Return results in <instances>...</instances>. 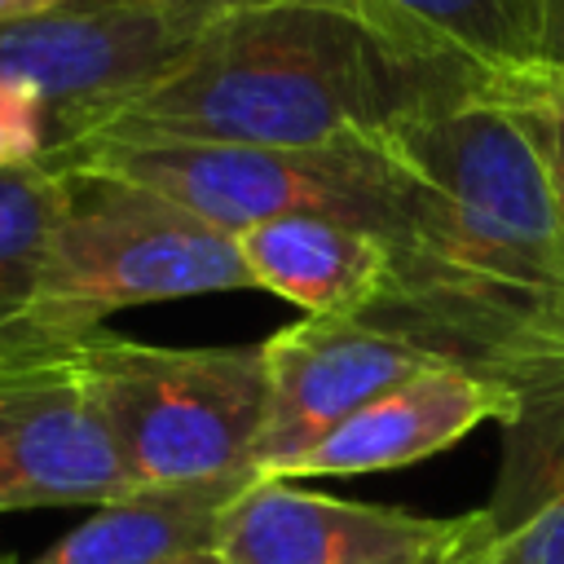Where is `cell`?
Segmentation results:
<instances>
[{"label":"cell","instance_id":"cell-1","mask_svg":"<svg viewBox=\"0 0 564 564\" xmlns=\"http://www.w3.org/2000/svg\"><path fill=\"white\" fill-rule=\"evenodd\" d=\"M379 154L366 229L388 278L366 322L516 392L564 375V216L516 115L480 88L379 137Z\"/></svg>","mask_w":564,"mask_h":564},{"label":"cell","instance_id":"cell-2","mask_svg":"<svg viewBox=\"0 0 564 564\" xmlns=\"http://www.w3.org/2000/svg\"><path fill=\"white\" fill-rule=\"evenodd\" d=\"M485 84L357 0H282L216 18L163 79L93 132L326 150L388 137Z\"/></svg>","mask_w":564,"mask_h":564},{"label":"cell","instance_id":"cell-3","mask_svg":"<svg viewBox=\"0 0 564 564\" xmlns=\"http://www.w3.org/2000/svg\"><path fill=\"white\" fill-rule=\"evenodd\" d=\"M75 370L137 489L256 480L269 419L260 344H141L93 330Z\"/></svg>","mask_w":564,"mask_h":564},{"label":"cell","instance_id":"cell-4","mask_svg":"<svg viewBox=\"0 0 564 564\" xmlns=\"http://www.w3.org/2000/svg\"><path fill=\"white\" fill-rule=\"evenodd\" d=\"M44 159L66 176L159 194L234 238L300 212L370 225L383 185L379 137L326 150H273L154 132H84L53 145Z\"/></svg>","mask_w":564,"mask_h":564},{"label":"cell","instance_id":"cell-5","mask_svg":"<svg viewBox=\"0 0 564 564\" xmlns=\"http://www.w3.org/2000/svg\"><path fill=\"white\" fill-rule=\"evenodd\" d=\"M70 181L75 198L57 225L31 322L88 339L119 308L256 291L234 234L119 181Z\"/></svg>","mask_w":564,"mask_h":564},{"label":"cell","instance_id":"cell-6","mask_svg":"<svg viewBox=\"0 0 564 564\" xmlns=\"http://www.w3.org/2000/svg\"><path fill=\"white\" fill-rule=\"evenodd\" d=\"M207 26L212 18L154 0L62 4L0 26V84L40 97L62 145L163 79Z\"/></svg>","mask_w":564,"mask_h":564},{"label":"cell","instance_id":"cell-7","mask_svg":"<svg viewBox=\"0 0 564 564\" xmlns=\"http://www.w3.org/2000/svg\"><path fill=\"white\" fill-rule=\"evenodd\" d=\"M260 348L269 370V419L256 480H273L366 401L436 366L419 344L366 317H300L260 339Z\"/></svg>","mask_w":564,"mask_h":564},{"label":"cell","instance_id":"cell-8","mask_svg":"<svg viewBox=\"0 0 564 564\" xmlns=\"http://www.w3.org/2000/svg\"><path fill=\"white\" fill-rule=\"evenodd\" d=\"M137 494L75 352L0 366V511L106 507Z\"/></svg>","mask_w":564,"mask_h":564},{"label":"cell","instance_id":"cell-9","mask_svg":"<svg viewBox=\"0 0 564 564\" xmlns=\"http://www.w3.org/2000/svg\"><path fill=\"white\" fill-rule=\"evenodd\" d=\"M449 520L352 502L291 480H251L225 511L220 564H401L427 555Z\"/></svg>","mask_w":564,"mask_h":564},{"label":"cell","instance_id":"cell-10","mask_svg":"<svg viewBox=\"0 0 564 564\" xmlns=\"http://www.w3.org/2000/svg\"><path fill=\"white\" fill-rule=\"evenodd\" d=\"M516 414V388L485 379L463 366H423L410 379L392 383L313 449L291 458L273 480L291 476H370L410 467L458 445L480 423H507Z\"/></svg>","mask_w":564,"mask_h":564},{"label":"cell","instance_id":"cell-11","mask_svg":"<svg viewBox=\"0 0 564 564\" xmlns=\"http://www.w3.org/2000/svg\"><path fill=\"white\" fill-rule=\"evenodd\" d=\"M256 291H273L304 317H366L388 278V251L366 225L300 212L238 234Z\"/></svg>","mask_w":564,"mask_h":564},{"label":"cell","instance_id":"cell-12","mask_svg":"<svg viewBox=\"0 0 564 564\" xmlns=\"http://www.w3.org/2000/svg\"><path fill=\"white\" fill-rule=\"evenodd\" d=\"M489 516L520 564H564V375L516 392Z\"/></svg>","mask_w":564,"mask_h":564},{"label":"cell","instance_id":"cell-13","mask_svg":"<svg viewBox=\"0 0 564 564\" xmlns=\"http://www.w3.org/2000/svg\"><path fill=\"white\" fill-rule=\"evenodd\" d=\"M242 489L247 480L137 489L119 502L97 507L31 564H172L181 555L216 546L225 511Z\"/></svg>","mask_w":564,"mask_h":564},{"label":"cell","instance_id":"cell-14","mask_svg":"<svg viewBox=\"0 0 564 564\" xmlns=\"http://www.w3.org/2000/svg\"><path fill=\"white\" fill-rule=\"evenodd\" d=\"M392 31L441 48L485 79L542 62V0H357Z\"/></svg>","mask_w":564,"mask_h":564},{"label":"cell","instance_id":"cell-15","mask_svg":"<svg viewBox=\"0 0 564 564\" xmlns=\"http://www.w3.org/2000/svg\"><path fill=\"white\" fill-rule=\"evenodd\" d=\"M75 181L48 159L0 167V322L31 313Z\"/></svg>","mask_w":564,"mask_h":564},{"label":"cell","instance_id":"cell-16","mask_svg":"<svg viewBox=\"0 0 564 564\" xmlns=\"http://www.w3.org/2000/svg\"><path fill=\"white\" fill-rule=\"evenodd\" d=\"M485 88L524 128V137L546 172L551 198L564 216V62H533L524 70L489 79Z\"/></svg>","mask_w":564,"mask_h":564},{"label":"cell","instance_id":"cell-17","mask_svg":"<svg viewBox=\"0 0 564 564\" xmlns=\"http://www.w3.org/2000/svg\"><path fill=\"white\" fill-rule=\"evenodd\" d=\"M53 145V123L40 97L0 84V167L35 163Z\"/></svg>","mask_w":564,"mask_h":564},{"label":"cell","instance_id":"cell-18","mask_svg":"<svg viewBox=\"0 0 564 564\" xmlns=\"http://www.w3.org/2000/svg\"><path fill=\"white\" fill-rule=\"evenodd\" d=\"M432 564H520V555L494 524L489 507H480V511L449 516V538L441 542Z\"/></svg>","mask_w":564,"mask_h":564},{"label":"cell","instance_id":"cell-19","mask_svg":"<svg viewBox=\"0 0 564 564\" xmlns=\"http://www.w3.org/2000/svg\"><path fill=\"white\" fill-rule=\"evenodd\" d=\"M84 339L57 335L31 317L18 322H0V366H31V361H48V357H66L75 352Z\"/></svg>","mask_w":564,"mask_h":564},{"label":"cell","instance_id":"cell-20","mask_svg":"<svg viewBox=\"0 0 564 564\" xmlns=\"http://www.w3.org/2000/svg\"><path fill=\"white\" fill-rule=\"evenodd\" d=\"M70 4H115V0H70ZM154 4H172V9H189L203 18H229V13H247V9H269L282 0H154Z\"/></svg>","mask_w":564,"mask_h":564},{"label":"cell","instance_id":"cell-21","mask_svg":"<svg viewBox=\"0 0 564 564\" xmlns=\"http://www.w3.org/2000/svg\"><path fill=\"white\" fill-rule=\"evenodd\" d=\"M542 62H564V0H542Z\"/></svg>","mask_w":564,"mask_h":564},{"label":"cell","instance_id":"cell-22","mask_svg":"<svg viewBox=\"0 0 564 564\" xmlns=\"http://www.w3.org/2000/svg\"><path fill=\"white\" fill-rule=\"evenodd\" d=\"M62 4H70V0H0V26L18 22V18H35V13L62 9Z\"/></svg>","mask_w":564,"mask_h":564},{"label":"cell","instance_id":"cell-23","mask_svg":"<svg viewBox=\"0 0 564 564\" xmlns=\"http://www.w3.org/2000/svg\"><path fill=\"white\" fill-rule=\"evenodd\" d=\"M172 564H220V555H216V546H207V551H194V555H181V560H172Z\"/></svg>","mask_w":564,"mask_h":564},{"label":"cell","instance_id":"cell-24","mask_svg":"<svg viewBox=\"0 0 564 564\" xmlns=\"http://www.w3.org/2000/svg\"><path fill=\"white\" fill-rule=\"evenodd\" d=\"M445 538H449V533H445ZM445 538H441V542H445ZM436 551H441V546H432L427 555H414V560H401V564H432V560H436Z\"/></svg>","mask_w":564,"mask_h":564},{"label":"cell","instance_id":"cell-25","mask_svg":"<svg viewBox=\"0 0 564 564\" xmlns=\"http://www.w3.org/2000/svg\"><path fill=\"white\" fill-rule=\"evenodd\" d=\"M0 564H9V560H0Z\"/></svg>","mask_w":564,"mask_h":564}]
</instances>
